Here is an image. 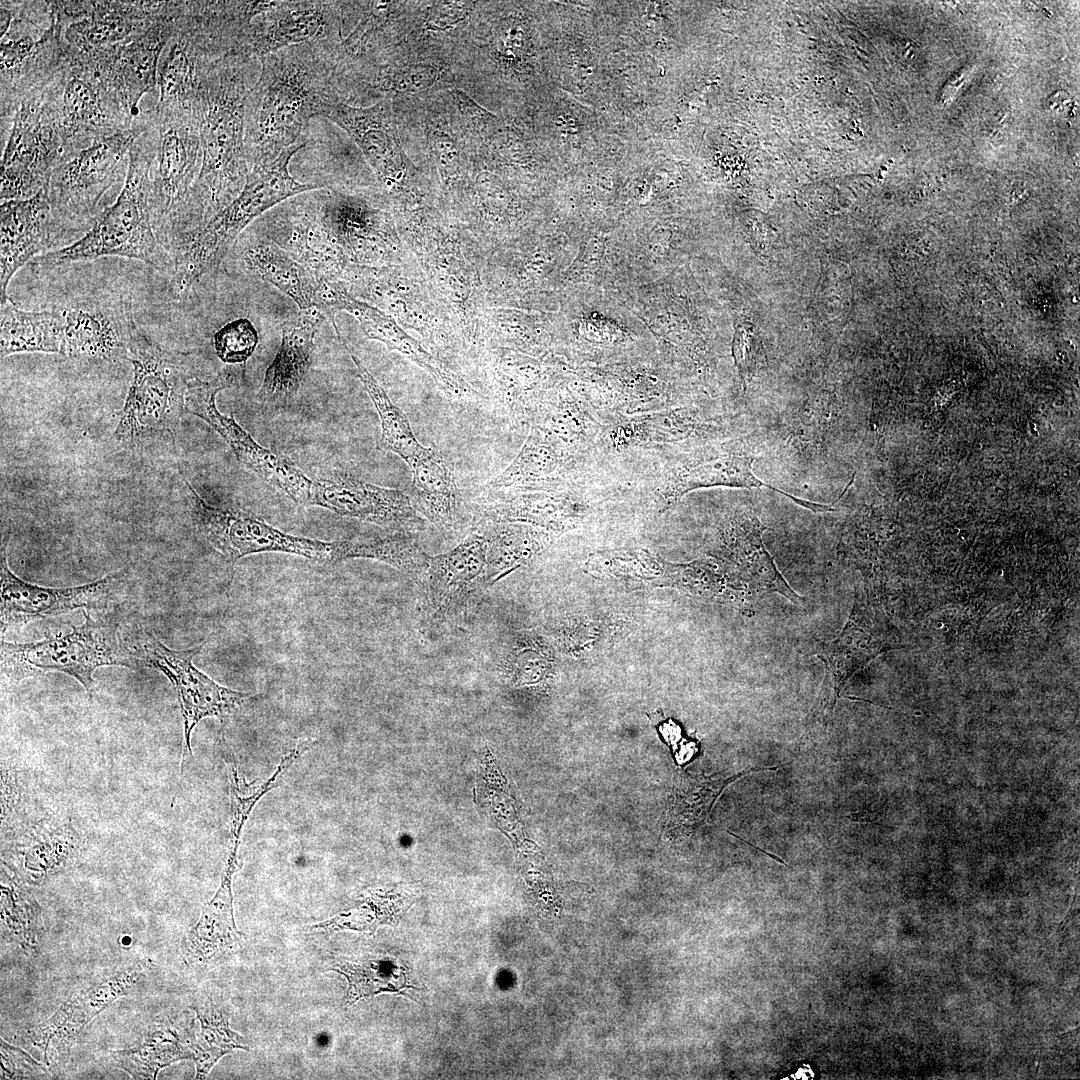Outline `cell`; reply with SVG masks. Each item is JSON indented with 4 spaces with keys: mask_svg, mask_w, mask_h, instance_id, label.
<instances>
[{
    "mask_svg": "<svg viewBox=\"0 0 1080 1080\" xmlns=\"http://www.w3.org/2000/svg\"><path fill=\"white\" fill-rule=\"evenodd\" d=\"M258 59L230 53L219 59L200 90L202 165L188 197L170 223L172 243L197 231L243 190L249 174L244 108Z\"/></svg>",
    "mask_w": 1080,
    "mask_h": 1080,
    "instance_id": "obj_1",
    "label": "cell"
},
{
    "mask_svg": "<svg viewBox=\"0 0 1080 1080\" xmlns=\"http://www.w3.org/2000/svg\"><path fill=\"white\" fill-rule=\"evenodd\" d=\"M335 45L310 42L259 59V74L244 108L249 169L274 161L306 140L310 120L322 116L324 106L337 99L332 86Z\"/></svg>",
    "mask_w": 1080,
    "mask_h": 1080,
    "instance_id": "obj_2",
    "label": "cell"
},
{
    "mask_svg": "<svg viewBox=\"0 0 1080 1080\" xmlns=\"http://www.w3.org/2000/svg\"><path fill=\"white\" fill-rule=\"evenodd\" d=\"M307 139L286 149L274 161L250 169L241 193L201 229L177 239L168 252L173 259V289L183 294L218 268L231 244L254 220L282 202L322 185L301 183L289 172L293 156Z\"/></svg>",
    "mask_w": 1080,
    "mask_h": 1080,
    "instance_id": "obj_3",
    "label": "cell"
},
{
    "mask_svg": "<svg viewBox=\"0 0 1080 1080\" xmlns=\"http://www.w3.org/2000/svg\"><path fill=\"white\" fill-rule=\"evenodd\" d=\"M149 169V155L136 133L129 151L125 184L115 203L100 213L83 237L34 258L33 264L54 268L103 256H120L142 261L172 276V257L157 238L152 222Z\"/></svg>",
    "mask_w": 1080,
    "mask_h": 1080,
    "instance_id": "obj_4",
    "label": "cell"
},
{
    "mask_svg": "<svg viewBox=\"0 0 1080 1080\" xmlns=\"http://www.w3.org/2000/svg\"><path fill=\"white\" fill-rule=\"evenodd\" d=\"M132 125L150 158L149 204L159 241L184 205L202 165L199 104H161Z\"/></svg>",
    "mask_w": 1080,
    "mask_h": 1080,
    "instance_id": "obj_5",
    "label": "cell"
},
{
    "mask_svg": "<svg viewBox=\"0 0 1080 1080\" xmlns=\"http://www.w3.org/2000/svg\"><path fill=\"white\" fill-rule=\"evenodd\" d=\"M61 68L22 100L1 141V202L37 195L65 158Z\"/></svg>",
    "mask_w": 1080,
    "mask_h": 1080,
    "instance_id": "obj_6",
    "label": "cell"
},
{
    "mask_svg": "<svg viewBox=\"0 0 1080 1080\" xmlns=\"http://www.w3.org/2000/svg\"><path fill=\"white\" fill-rule=\"evenodd\" d=\"M85 621L66 634L41 641L10 643L1 640V669L11 680H22L56 671L76 679L92 696L94 671L102 666L138 669L139 660L124 645L115 623L93 619L83 611Z\"/></svg>",
    "mask_w": 1080,
    "mask_h": 1080,
    "instance_id": "obj_7",
    "label": "cell"
},
{
    "mask_svg": "<svg viewBox=\"0 0 1080 1080\" xmlns=\"http://www.w3.org/2000/svg\"><path fill=\"white\" fill-rule=\"evenodd\" d=\"M129 359L134 376L115 436L129 443L165 432L174 436L192 378L184 355L161 348L139 332Z\"/></svg>",
    "mask_w": 1080,
    "mask_h": 1080,
    "instance_id": "obj_8",
    "label": "cell"
},
{
    "mask_svg": "<svg viewBox=\"0 0 1080 1080\" xmlns=\"http://www.w3.org/2000/svg\"><path fill=\"white\" fill-rule=\"evenodd\" d=\"M61 72L65 158L131 127L130 109L95 57L65 47Z\"/></svg>",
    "mask_w": 1080,
    "mask_h": 1080,
    "instance_id": "obj_9",
    "label": "cell"
},
{
    "mask_svg": "<svg viewBox=\"0 0 1080 1080\" xmlns=\"http://www.w3.org/2000/svg\"><path fill=\"white\" fill-rule=\"evenodd\" d=\"M136 133L131 125L65 158L52 172L47 188L53 212L74 234L94 224L100 200L127 174Z\"/></svg>",
    "mask_w": 1080,
    "mask_h": 1080,
    "instance_id": "obj_10",
    "label": "cell"
},
{
    "mask_svg": "<svg viewBox=\"0 0 1080 1080\" xmlns=\"http://www.w3.org/2000/svg\"><path fill=\"white\" fill-rule=\"evenodd\" d=\"M236 375L224 369L211 380L192 377L185 394V411L209 424L230 446L237 459L262 480L303 506H314L316 480L285 455L261 446L231 416L219 412L216 395L235 384Z\"/></svg>",
    "mask_w": 1080,
    "mask_h": 1080,
    "instance_id": "obj_11",
    "label": "cell"
},
{
    "mask_svg": "<svg viewBox=\"0 0 1080 1080\" xmlns=\"http://www.w3.org/2000/svg\"><path fill=\"white\" fill-rule=\"evenodd\" d=\"M184 481L198 531L232 566L243 557L265 552L297 555L322 564L338 562L337 541L291 535L239 508L211 505Z\"/></svg>",
    "mask_w": 1080,
    "mask_h": 1080,
    "instance_id": "obj_12",
    "label": "cell"
},
{
    "mask_svg": "<svg viewBox=\"0 0 1080 1080\" xmlns=\"http://www.w3.org/2000/svg\"><path fill=\"white\" fill-rule=\"evenodd\" d=\"M139 645L145 662L163 673L176 691L184 729L183 769L186 758L192 756L191 735L196 725L207 717L223 720L234 714L252 695L218 684L193 664L194 656L203 645L172 650L146 631L142 633Z\"/></svg>",
    "mask_w": 1080,
    "mask_h": 1080,
    "instance_id": "obj_13",
    "label": "cell"
},
{
    "mask_svg": "<svg viewBox=\"0 0 1080 1080\" xmlns=\"http://www.w3.org/2000/svg\"><path fill=\"white\" fill-rule=\"evenodd\" d=\"M7 542L1 548V632L78 608L101 609L119 590L125 571L73 587H42L17 577L8 566Z\"/></svg>",
    "mask_w": 1080,
    "mask_h": 1080,
    "instance_id": "obj_14",
    "label": "cell"
},
{
    "mask_svg": "<svg viewBox=\"0 0 1080 1080\" xmlns=\"http://www.w3.org/2000/svg\"><path fill=\"white\" fill-rule=\"evenodd\" d=\"M168 1H56L66 47L88 52L122 44L146 31Z\"/></svg>",
    "mask_w": 1080,
    "mask_h": 1080,
    "instance_id": "obj_15",
    "label": "cell"
},
{
    "mask_svg": "<svg viewBox=\"0 0 1080 1080\" xmlns=\"http://www.w3.org/2000/svg\"><path fill=\"white\" fill-rule=\"evenodd\" d=\"M342 1H271L245 31L240 53L256 59L282 49L339 41Z\"/></svg>",
    "mask_w": 1080,
    "mask_h": 1080,
    "instance_id": "obj_16",
    "label": "cell"
},
{
    "mask_svg": "<svg viewBox=\"0 0 1080 1080\" xmlns=\"http://www.w3.org/2000/svg\"><path fill=\"white\" fill-rule=\"evenodd\" d=\"M65 355L88 362L128 358L140 332L129 298L79 301L63 310Z\"/></svg>",
    "mask_w": 1080,
    "mask_h": 1080,
    "instance_id": "obj_17",
    "label": "cell"
},
{
    "mask_svg": "<svg viewBox=\"0 0 1080 1080\" xmlns=\"http://www.w3.org/2000/svg\"><path fill=\"white\" fill-rule=\"evenodd\" d=\"M151 965L150 959L138 960L108 979L71 995L51 1017L29 1030V1038L42 1050L46 1065L59 1064L78 1033L115 1000L130 994Z\"/></svg>",
    "mask_w": 1080,
    "mask_h": 1080,
    "instance_id": "obj_18",
    "label": "cell"
},
{
    "mask_svg": "<svg viewBox=\"0 0 1080 1080\" xmlns=\"http://www.w3.org/2000/svg\"><path fill=\"white\" fill-rule=\"evenodd\" d=\"M47 186L31 198L1 202V304L9 298L10 280L22 266L76 235L55 216Z\"/></svg>",
    "mask_w": 1080,
    "mask_h": 1080,
    "instance_id": "obj_19",
    "label": "cell"
},
{
    "mask_svg": "<svg viewBox=\"0 0 1080 1080\" xmlns=\"http://www.w3.org/2000/svg\"><path fill=\"white\" fill-rule=\"evenodd\" d=\"M303 195L269 211L264 218L268 238L318 275L340 279L342 251L322 225L312 191Z\"/></svg>",
    "mask_w": 1080,
    "mask_h": 1080,
    "instance_id": "obj_20",
    "label": "cell"
},
{
    "mask_svg": "<svg viewBox=\"0 0 1080 1080\" xmlns=\"http://www.w3.org/2000/svg\"><path fill=\"white\" fill-rule=\"evenodd\" d=\"M322 116L348 133L387 186L400 182L405 163L390 99L370 107L333 99L324 106Z\"/></svg>",
    "mask_w": 1080,
    "mask_h": 1080,
    "instance_id": "obj_21",
    "label": "cell"
},
{
    "mask_svg": "<svg viewBox=\"0 0 1080 1080\" xmlns=\"http://www.w3.org/2000/svg\"><path fill=\"white\" fill-rule=\"evenodd\" d=\"M314 506L395 530L409 531L420 524L405 493L350 476L316 480Z\"/></svg>",
    "mask_w": 1080,
    "mask_h": 1080,
    "instance_id": "obj_22",
    "label": "cell"
},
{
    "mask_svg": "<svg viewBox=\"0 0 1080 1080\" xmlns=\"http://www.w3.org/2000/svg\"><path fill=\"white\" fill-rule=\"evenodd\" d=\"M325 320L317 309H310L282 323L279 349L265 371L257 394L262 410L273 413L291 404L307 376L315 336Z\"/></svg>",
    "mask_w": 1080,
    "mask_h": 1080,
    "instance_id": "obj_23",
    "label": "cell"
},
{
    "mask_svg": "<svg viewBox=\"0 0 1080 1080\" xmlns=\"http://www.w3.org/2000/svg\"><path fill=\"white\" fill-rule=\"evenodd\" d=\"M179 1H168L166 13L140 35L104 49L114 85L135 118L143 96L157 87L158 66L169 41Z\"/></svg>",
    "mask_w": 1080,
    "mask_h": 1080,
    "instance_id": "obj_24",
    "label": "cell"
},
{
    "mask_svg": "<svg viewBox=\"0 0 1080 1080\" xmlns=\"http://www.w3.org/2000/svg\"><path fill=\"white\" fill-rule=\"evenodd\" d=\"M489 538L475 532L454 549L429 558L423 583L427 606L437 618L446 616L483 585Z\"/></svg>",
    "mask_w": 1080,
    "mask_h": 1080,
    "instance_id": "obj_25",
    "label": "cell"
},
{
    "mask_svg": "<svg viewBox=\"0 0 1080 1080\" xmlns=\"http://www.w3.org/2000/svg\"><path fill=\"white\" fill-rule=\"evenodd\" d=\"M342 311L352 314L358 320L368 339L381 341L390 350L398 351L423 368L449 396L459 400H472L479 397V394L464 379L426 351L385 312L368 303L358 301L350 293L344 300Z\"/></svg>",
    "mask_w": 1080,
    "mask_h": 1080,
    "instance_id": "obj_26",
    "label": "cell"
},
{
    "mask_svg": "<svg viewBox=\"0 0 1080 1080\" xmlns=\"http://www.w3.org/2000/svg\"><path fill=\"white\" fill-rule=\"evenodd\" d=\"M754 460V452L743 441L730 442L722 446V449L710 451L690 461L680 473L677 488L680 493H684L700 487L713 486L765 487L787 496L796 504L814 512L835 511L831 505L799 498L763 482L753 472Z\"/></svg>",
    "mask_w": 1080,
    "mask_h": 1080,
    "instance_id": "obj_27",
    "label": "cell"
},
{
    "mask_svg": "<svg viewBox=\"0 0 1080 1080\" xmlns=\"http://www.w3.org/2000/svg\"><path fill=\"white\" fill-rule=\"evenodd\" d=\"M240 843L239 840H230L220 886L213 898L203 905L197 924L187 935L186 950L188 955L195 960L212 959L217 954L236 946L243 937L234 921L232 894L233 876L239 866Z\"/></svg>",
    "mask_w": 1080,
    "mask_h": 1080,
    "instance_id": "obj_28",
    "label": "cell"
},
{
    "mask_svg": "<svg viewBox=\"0 0 1080 1080\" xmlns=\"http://www.w3.org/2000/svg\"><path fill=\"white\" fill-rule=\"evenodd\" d=\"M873 640L861 625L854 607L849 621L831 642L819 644L815 656L823 663L825 675L813 711L826 718L832 714L840 692L850 677L871 655Z\"/></svg>",
    "mask_w": 1080,
    "mask_h": 1080,
    "instance_id": "obj_29",
    "label": "cell"
},
{
    "mask_svg": "<svg viewBox=\"0 0 1080 1080\" xmlns=\"http://www.w3.org/2000/svg\"><path fill=\"white\" fill-rule=\"evenodd\" d=\"M765 527L755 515L743 516L733 528L729 545L731 558L739 569L746 592L753 599L775 592L799 605V596L786 582L762 540Z\"/></svg>",
    "mask_w": 1080,
    "mask_h": 1080,
    "instance_id": "obj_30",
    "label": "cell"
},
{
    "mask_svg": "<svg viewBox=\"0 0 1080 1080\" xmlns=\"http://www.w3.org/2000/svg\"><path fill=\"white\" fill-rule=\"evenodd\" d=\"M409 467L417 507L442 533L451 532L460 500L452 463L430 446Z\"/></svg>",
    "mask_w": 1080,
    "mask_h": 1080,
    "instance_id": "obj_31",
    "label": "cell"
},
{
    "mask_svg": "<svg viewBox=\"0 0 1080 1080\" xmlns=\"http://www.w3.org/2000/svg\"><path fill=\"white\" fill-rule=\"evenodd\" d=\"M0 328L1 358L23 352L65 355L63 310L26 311L8 298L1 304Z\"/></svg>",
    "mask_w": 1080,
    "mask_h": 1080,
    "instance_id": "obj_32",
    "label": "cell"
},
{
    "mask_svg": "<svg viewBox=\"0 0 1080 1080\" xmlns=\"http://www.w3.org/2000/svg\"><path fill=\"white\" fill-rule=\"evenodd\" d=\"M244 263L261 279L289 296L300 311L315 309L319 275L268 237L250 243L244 251Z\"/></svg>",
    "mask_w": 1080,
    "mask_h": 1080,
    "instance_id": "obj_33",
    "label": "cell"
},
{
    "mask_svg": "<svg viewBox=\"0 0 1080 1080\" xmlns=\"http://www.w3.org/2000/svg\"><path fill=\"white\" fill-rule=\"evenodd\" d=\"M339 339L349 352L357 376L367 390L378 413L381 425V435L377 444L378 449L395 453L410 465L425 451L426 447L417 440L409 420L402 410L392 402L384 388L351 351L345 340L341 336Z\"/></svg>",
    "mask_w": 1080,
    "mask_h": 1080,
    "instance_id": "obj_34",
    "label": "cell"
},
{
    "mask_svg": "<svg viewBox=\"0 0 1080 1080\" xmlns=\"http://www.w3.org/2000/svg\"><path fill=\"white\" fill-rule=\"evenodd\" d=\"M337 542L338 562L353 558L377 560L410 574L418 581L422 579L430 558L415 537L405 530Z\"/></svg>",
    "mask_w": 1080,
    "mask_h": 1080,
    "instance_id": "obj_35",
    "label": "cell"
},
{
    "mask_svg": "<svg viewBox=\"0 0 1080 1080\" xmlns=\"http://www.w3.org/2000/svg\"><path fill=\"white\" fill-rule=\"evenodd\" d=\"M191 1040L183 1042L172 1028L153 1029L135 1046L111 1053L116 1067L134 1079H156L158 1072L179 1060L191 1058Z\"/></svg>",
    "mask_w": 1080,
    "mask_h": 1080,
    "instance_id": "obj_36",
    "label": "cell"
},
{
    "mask_svg": "<svg viewBox=\"0 0 1080 1080\" xmlns=\"http://www.w3.org/2000/svg\"><path fill=\"white\" fill-rule=\"evenodd\" d=\"M559 462L556 444L534 426L520 453L500 474L485 485V490H503L529 484L552 473Z\"/></svg>",
    "mask_w": 1080,
    "mask_h": 1080,
    "instance_id": "obj_37",
    "label": "cell"
},
{
    "mask_svg": "<svg viewBox=\"0 0 1080 1080\" xmlns=\"http://www.w3.org/2000/svg\"><path fill=\"white\" fill-rule=\"evenodd\" d=\"M331 970L343 974L348 981L346 1004L382 992L401 993L411 987L406 969L390 958H362L338 964Z\"/></svg>",
    "mask_w": 1080,
    "mask_h": 1080,
    "instance_id": "obj_38",
    "label": "cell"
},
{
    "mask_svg": "<svg viewBox=\"0 0 1080 1080\" xmlns=\"http://www.w3.org/2000/svg\"><path fill=\"white\" fill-rule=\"evenodd\" d=\"M488 525L489 538L483 585H491L524 561L536 548L533 532L507 522Z\"/></svg>",
    "mask_w": 1080,
    "mask_h": 1080,
    "instance_id": "obj_39",
    "label": "cell"
},
{
    "mask_svg": "<svg viewBox=\"0 0 1080 1080\" xmlns=\"http://www.w3.org/2000/svg\"><path fill=\"white\" fill-rule=\"evenodd\" d=\"M200 1031L191 1040V1059L196 1066V1079L207 1076L215 1063L235 1049L247 1050L244 1038L229 1027L228 1019L220 1012L195 1008Z\"/></svg>",
    "mask_w": 1080,
    "mask_h": 1080,
    "instance_id": "obj_40",
    "label": "cell"
},
{
    "mask_svg": "<svg viewBox=\"0 0 1080 1080\" xmlns=\"http://www.w3.org/2000/svg\"><path fill=\"white\" fill-rule=\"evenodd\" d=\"M257 344L258 333L246 318L225 324L214 335L215 351L227 364L244 363L253 354Z\"/></svg>",
    "mask_w": 1080,
    "mask_h": 1080,
    "instance_id": "obj_41",
    "label": "cell"
},
{
    "mask_svg": "<svg viewBox=\"0 0 1080 1080\" xmlns=\"http://www.w3.org/2000/svg\"><path fill=\"white\" fill-rule=\"evenodd\" d=\"M19 900L12 889L3 888L2 886V920L11 935L13 934L16 941L24 949H27V947L34 948L36 945L35 916H29V914H32V910L27 908L29 907L28 903Z\"/></svg>",
    "mask_w": 1080,
    "mask_h": 1080,
    "instance_id": "obj_42",
    "label": "cell"
},
{
    "mask_svg": "<svg viewBox=\"0 0 1080 1080\" xmlns=\"http://www.w3.org/2000/svg\"><path fill=\"white\" fill-rule=\"evenodd\" d=\"M1 1042V1079L37 1078L46 1074L43 1064L34 1060L24 1050Z\"/></svg>",
    "mask_w": 1080,
    "mask_h": 1080,
    "instance_id": "obj_43",
    "label": "cell"
},
{
    "mask_svg": "<svg viewBox=\"0 0 1080 1080\" xmlns=\"http://www.w3.org/2000/svg\"><path fill=\"white\" fill-rule=\"evenodd\" d=\"M516 646L505 660V671L514 683H526L546 669L547 659L531 647Z\"/></svg>",
    "mask_w": 1080,
    "mask_h": 1080,
    "instance_id": "obj_44",
    "label": "cell"
},
{
    "mask_svg": "<svg viewBox=\"0 0 1080 1080\" xmlns=\"http://www.w3.org/2000/svg\"><path fill=\"white\" fill-rule=\"evenodd\" d=\"M754 334L744 327L736 333L733 353L741 378L744 380L754 361Z\"/></svg>",
    "mask_w": 1080,
    "mask_h": 1080,
    "instance_id": "obj_45",
    "label": "cell"
}]
</instances>
